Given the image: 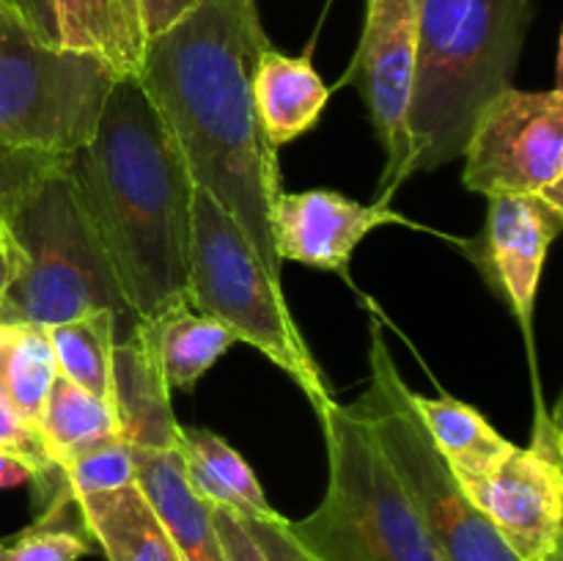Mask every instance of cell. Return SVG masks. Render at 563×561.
Returning a JSON list of instances; mask_svg holds the SVG:
<instances>
[{
	"label": "cell",
	"mask_w": 563,
	"mask_h": 561,
	"mask_svg": "<svg viewBox=\"0 0 563 561\" xmlns=\"http://www.w3.org/2000/svg\"><path fill=\"white\" fill-rule=\"evenodd\" d=\"M410 220L390 209V204H357L335 190L280 193L273 204L275 256L284 262L306 264L313 270L346 275L355 248L379 226Z\"/></svg>",
	"instance_id": "13"
},
{
	"label": "cell",
	"mask_w": 563,
	"mask_h": 561,
	"mask_svg": "<svg viewBox=\"0 0 563 561\" xmlns=\"http://www.w3.org/2000/svg\"><path fill=\"white\" fill-rule=\"evenodd\" d=\"M113 410L124 443L137 449L181 446V424L174 416L170 391L154 361L143 322L113 346Z\"/></svg>",
	"instance_id": "15"
},
{
	"label": "cell",
	"mask_w": 563,
	"mask_h": 561,
	"mask_svg": "<svg viewBox=\"0 0 563 561\" xmlns=\"http://www.w3.org/2000/svg\"><path fill=\"white\" fill-rule=\"evenodd\" d=\"M58 47L88 53L119 75H137L146 50L141 0H55Z\"/></svg>",
	"instance_id": "17"
},
{
	"label": "cell",
	"mask_w": 563,
	"mask_h": 561,
	"mask_svg": "<svg viewBox=\"0 0 563 561\" xmlns=\"http://www.w3.org/2000/svg\"><path fill=\"white\" fill-rule=\"evenodd\" d=\"M212 517L214 528H218L220 544H223L225 561H269L236 512L212 504Z\"/></svg>",
	"instance_id": "29"
},
{
	"label": "cell",
	"mask_w": 563,
	"mask_h": 561,
	"mask_svg": "<svg viewBox=\"0 0 563 561\" xmlns=\"http://www.w3.org/2000/svg\"><path fill=\"white\" fill-rule=\"evenodd\" d=\"M520 561H553L563 534L561 427L537 410L531 446H515L489 476L460 484Z\"/></svg>",
	"instance_id": "11"
},
{
	"label": "cell",
	"mask_w": 563,
	"mask_h": 561,
	"mask_svg": "<svg viewBox=\"0 0 563 561\" xmlns=\"http://www.w3.org/2000/svg\"><path fill=\"white\" fill-rule=\"evenodd\" d=\"M66 176L137 319L190 306L196 185L135 75L115 80L93 138L66 157Z\"/></svg>",
	"instance_id": "2"
},
{
	"label": "cell",
	"mask_w": 563,
	"mask_h": 561,
	"mask_svg": "<svg viewBox=\"0 0 563 561\" xmlns=\"http://www.w3.org/2000/svg\"><path fill=\"white\" fill-rule=\"evenodd\" d=\"M119 77L97 55L38 42L0 9V148L69 157L93 138Z\"/></svg>",
	"instance_id": "8"
},
{
	"label": "cell",
	"mask_w": 563,
	"mask_h": 561,
	"mask_svg": "<svg viewBox=\"0 0 563 561\" xmlns=\"http://www.w3.org/2000/svg\"><path fill=\"white\" fill-rule=\"evenodd\" d=\"M187 297L192 311L212 317L236 341L256 346L319 410L333 388L313 361L300 328L286 308L280 284L269 278L240 226L209 193H192Z\"/></svg>",
	"instance_id": "6"
},
{
	"label": "cell",
	"mask_w": 563,
	"mask_h": 561,
	"mask_svg": "<svg viewBox=\"0 0 563 561\" xmlns=\"http://www.w3.org/2000/svg\"><path fill=\"white\" fill-rule=\"evenodd\" d=\"M0 9L20 22L38 42L58 47V22H55V0H0Z\"/></svg>",
	"instance_id": "30"
},
{
	"label": "cell",
	"mask_w": 563,
	"mask_h": 561,
	"mask_svg": "<svg viewBox=\"0 0 563 561\" xmlns=\"http://www.w3.org/2000/svg\"><path fill=\"white\" fill-rule=\"evenodd\" d=\"M55 374L58 366H55L47 328L27 322H0V388L27 421L38 424Z\"/></svg>",
	"instance_id": "24"
},
{
	"label": "cell",
	"mask_w": 563,
	"mask_h": 561,
	"mask_svg": "<svg viewBox=\"0 0 563 561\" xmlns=\"http://www.w3.org/2000/svg\"><path fill=\"white\" fill-rule=\"evenodd\" d=\"M487 201L482 234L456 245L467 253L495 297L511 308L533 352V306L548 251L563 226V204L542 196H495Z\"/></svg>",
	"instance_id": "12"
},
{
	"label": "cell",
	"mask_w": 563,
	"mask_h": 561,
	"mask_svg": "<svg viewBox=\"0 0 563 561\" xmlns=\"http://www.w3.org/2000/svg\"><path fill=\"white\" fill-rule=\"evenodd\" d=\"M368 369L366 391L352 405L372 427L379 451L416 506L440 561H520L493 522L462 493L434 449L377 322L372 324Z\"/></svg>",
	"instance_id": "7"
},
{
	"label": "cell",
	"mask_w": 563,
	"mask_h": 561,
	"mask_svg": "<svg viewBox=\"0 0 563 561\" xmlns=\"http://www.w3.org/2000/svg\"><path fill=\"white\" fill-rule=\"evenodd\" d=\"M267 47L256 0H196L148 38L135 77L174 135L192 185L229 212L280 284L269 215L284 182L251 97L253 66Z\"/></svg>",
	"instance_id": "1"
},
{
	"label": "cell",
	"mask_w": 563,
	"mask_h": 561,
	"mask_svg": "<svg viewBox=\"0 0 563 561\" xmlns=\"http://www.w3.org/2000/svg\"><path fill=\"white\" fill-rule=\"evenodd\" d=\"M38 429H42L53 465H64L97 446L121 438L113 405L88 394L64 374H55L49 385L42 416H38Z\"/></svg>",
	"instance_id": "22"
},
{
	"label": "cell",
	"mask_w": 563,
	"mask_h": 561,
	"mask_svg": "<svg viewBox=\"0 0 563 561\" xmlns=\"http://www.w3.org/2000/svg\"><path fill=\"white\" fill-rule=\"evenodd\" d=\"M410 402L421 416L434 449L440 451L460 484L489 476L515 451V443H509L476 407L454 396L443 394L432 399L410 391Z\"/></svg>",
	"instance_id": "19"
},
{
	"label": "cell",
	"mask_w": 563,
	"mask_h": 561,
	"mask_svg": "<svg viewBox=\"0 0 563 561\" xmlns=\"http://www.w3.org/2000/svg\"><path fill=\"white\" fill-rule=\"evenodd\" d=\"M152 341L154 361L168 391H192L198 380L223 358L234 344V333L214 322L212 317L192 311L190 306H176L163 317L143 322Z\"/></svg>",
	"instance_id": "21"
},
{
	"label": "cell",
	"mask_w": 563,
	"mask_h": 561,
	"mask_svg": "<svg viewBox=\"0 0 563 561\" xmlns=\"http://www.w3.org/2000/svg\"><path fill=\"white\" fill-rule=\"evenodd\" d=\"M66 157L42 152H22V148H0V240L9 242L5 218L11 207L27 193V187L42 179L47 170L64 163ZM11 245V242H9Z\"/></svg>",
	"instance_id": "26"
},
{
	"label": "cell",
	"mask_w": 563,
	"mask_h": 561,
	"mask_svg": "<svg viewBox=\"0 0 563 561\" xmlns=\"http://www.w3.org/2000/svg\"><path fill=\"white\" fill-rule=\"evenodd\" d=\"M251 97L258 127L278 152L317 127L328 108L330 88L308 55H286L269 44L253 66Z\"/></svg>",
	"instance_id": "16"
},
{
	"label": "cell",
	"mask_w": 563,
	"mask_h": 561,
	"mask_svg": "<svg viewBox=\"0 0 563 561\" xmlns=\"http://www.w3.org/2000/svg\"><path fill=\"white\" fill-rule=\"evenodd\" d=\"M88 553H93L91 537L66 490L38 509L31 526L0 539V561H80Z\"/></svg>",
	"instance_id": "25"
},
{
	"label": "cell",
	"mask_w": 563,
	"mask_h": 561,
	"mask_svg": "<svg viewBox=\"0 0 563 561\" xmlns=\"http://www.w3.org/2000/svg\"><path fill=\"white\" fill-rule=\"evenodd\" d=\"M553 561H563V556H559V559H553Z\"/></svg>",
	"instance_id": "34"
},
{
	"label": "cell",
	"mask_w": 563,
	"mask_h": 561,
	"mask_svg": "<svg viewBox=\"0 0 563 561\" xmlns=\"http://www.w3.org/2000/svg\"><path fill=\"white\" fill-rule=\"evenodd\" d=\"M240 517L269 561H313L311 556L297 544V539L291 537L289 520H286L284 515H273V517L240 515Z\"/></svg>",
	"instance_id": "28"
},
{
	"label": "cell",
	"mask_w": 563,
	"mask_h": 561,
	"mask_svg": "<svg viewBox=\"0 0 563 561\" xmlns=\"http://www.w3.org/2000/svg\"><path fill=\"white\" fill-rule=\"evenodd\" d=\"M196 0H141L143 9V25H146V36H157L159 31L179 20Z\"/></svg>",
	"instance_id": "31"
},
{
	"label": "cell",
	"mask_w": 563,
	"mask_h": 561,
	"mask_svg": "<svg viewBox=\"0 0 563 561\" xmlns=\"http://www.w3.org/2000/svg\"><path fill=\"white\" fill-rule=\"evenodd\" d=\"M33 482V471L20 462L16 457H9L0 451V490H11V487H22V484Z\"/></svg>",
	"instance_id": "32"
},
{
	"label": "cell",
	"mask_w": 563,
	"mask_h": 561,
	"mask_svg": "<svg viewBox=\"0 0 563 561\" xmlns=\"http://www.w3.org/2000/svg\"><path fill=\"white\" fill-rule=\"evenodd\" d=\"M47 339L58 374L113 405V346L119 339L113 314L99 308L69 322L49 324Z\"/></svg>",
	"instance_id": "23"
},
{
	"label": "cell",
	"mask_w": 563,
	"mask_h": 561,
	"mask_svg": "<svg viewBox=\"0 0 563 561\" xmlns=\"http://www.w3.org/2000/svg\"><path fill=\"white\" fill-rule=\"evenodd\" d=\"M181 457H185L187 479L203 501L225 506L236 515H278L264 495L253 468L220 435L209 429L181 427Z\"/></svg>",
	"instance_id": "20"
},
{
	"label": "cell",
	"mask_w": 563,
	"mask_h": 561,
	"mask_svg": "<svg viewBox=\"0 0 563 561\" xmlns=\"http://www.w3.org/2000/svg\"><path fill=\"white\" fill-rule=\"evenodd\" d=\"M0 451L9 457H16L20 462H25L33 471V482L44 473L53 471V460H49V451L44 446L42 429L38 424L27 421L14 405H11L9 396L0 388Z\"/></svg>",
	"instance_id": "27"
},
{
	"label": "cell",
	"mask_w": 563,
	"mask_h": 561,
	"mask_svg": "<svg viewBox=\"0 0 563 561\" xmlns=\"http://www.w3.org/2000/svg\"><path fill=\"white\" fill-rule=\"evenodd\" d=\"M11 275H14V248L0 240V297H3Z\"/></svg>",
	"instance_id": "33"
},
{
	"label": "cell",
	"mask_w": 563,
	"mask_h": 561,
	"mask_svg": "<svg viewBox=\"0 0 563 561\" xmlns=\"http://www.w3.org/2000/svg\"><path fill=\"white\" fill-rule=\"evenodd\" d=\"M531 0H421L407 127L418 170L462 157L484 105L511 86Z\"/></svg>",
	"instance_id": "3"
},
{
	"label": "cell",
	"mask_w": 563,
	"mask_h": 561,
	"mask_svg": "<svg viewBox=\"0 0 563 561\" xmlns=\"http://www.w3.org/2000/svg\"><path fill=\"white\" fill-rule=\"evenodd\" d=\"M5 234L14 248V275L0 297V322L49 328L104 308L119 322V339L141 324L77 201L66 160L11 207Z\"/></svg>",
	"instance_id": "4"
},
{
	"label": "cell",
	"mask_w": 563,
	"mask_h": 561,
	"mask_svg": "<svg viewBox=\"0 0 563 561\" xmlns=\"http://www.w3.org/2000/svg\"><path fill=\"white\" fill-rule=\"evenodd\" d=\"M328 449V490L317 509L289 520L313 561H440L416 506L355 405L317 410Z\"/></svg>",
	"instance_id": "5"
},
{
	"label": "cell",
	"mask_w": 563,
	"mask_h": 561,
	"mask_svg": "<svg viewBox=\"0 0 563 561\" xmlns=\"http://www.w3.org/2000/svg\"><path fill=\"white\" fill-rule=\"evenodd\" d=\"M418 14L421 0H366L361 42L352 64L335 88H355L372 119L374 135L385 152L377 201L390 204L394 193L416 174L407 113L416 86Z\"/></svg>",
	"instance_id": "10"
},
{
	"label": "cell",
	"mask_w": 563,
	"mask_h": 561,
	"mask_svg": "<svg viewBox=\"0 0 563 561\" xmlns=\"http://www.w3.org/2000/svg\"><path fill=\"white\" fill-rule=\"evenodd\" d=\"M130 446V443H126ZM132 449L135 484L146 495L148 506L165 534L174 542L181 561H225L212 504L192 490L179 449Z\"/></svg>",
	"instance_id": "14"
},
{
	"label": "cell",
	"mask_w": 563,
	"mask_h": 561,
	"mask_svg": "<svg viewBox=\"0 0 563 561\" xmlns=\"http://www.w3.org/2000/svg\"><path fill=\"white\" fill-rule=\"evenodd\" d=\"M82 528L108 561H181L135 482L75 498Z\"/></svg>",
	"instance_id": "18"
},
{
	"label": "cell",
	"mask_w": 563,
	"mask_h": 561,
	"mask_svg": "<svg viewBox=\"0 0 563 561\" xmlns=\"http://www.w3.org/2000/svg\"><path fill=\"white\" fill-rule=\"evenodd\" d=\"M467 190L482 196H542L563 204V91L504 88L467 132Z\"/></svg>",
	"instance_id": "9"
}]
</instances>
